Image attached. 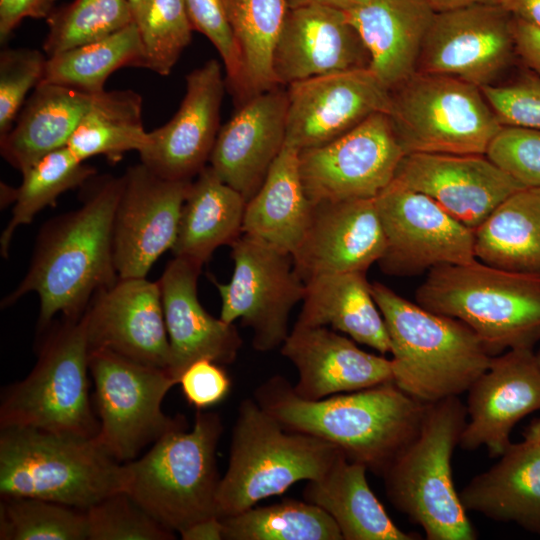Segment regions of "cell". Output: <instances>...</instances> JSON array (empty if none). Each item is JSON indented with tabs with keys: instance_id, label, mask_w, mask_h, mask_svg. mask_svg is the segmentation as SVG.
Wrapping results in <instances>:
<instances>
[{
	"instance_id": "22",
	"label": "cell",
	"mask_w": 540,
	"mask_h": 540,
	"mask_svg": "<svg viewBox=\"0 0 540 540\" xmlns=\"http://www.w3.org/2000/svg\"><path fill=\"white\" fill-rule=\"evenodd\" d=\"M371 57L345 11L305 6L287 11L273 53L278 85L370 69Z\"/></svg>"
},
{
	"instance_id": "7",
	"label": "cell",
	"mask_w": 540,
	"mask_h": 540,
	"mask_svg": "<svg viewBox=\"0 0 540 540\" xmlns=\"http://www.w3.org/2000/svg\"><path fill=\"white\" fill-rule=\"evenodd\" d=\"M466 422V405L459 397L427 403L418 434L382 475L388 500L428 540L477 538L451 468Z\"/></svg>"
},
{
	"instance_id": "15",
	"label": "cell",
	"mask_w": 540,
	"mask_h": 540,
	"mask_svg": "<svg viewBox=\"0 0 540 540\" xmlns=\"http://www.w3.org/2000/svg\"><path fill=\"white\" fill-rule=\"evenodd\" d=\"M518 63L513 16L500 4L477 5L435 14L416 72L483 87L503 80Z\"/></svg>"
},
{
	"instance_id": "10",
	"label": "cell",
	"mask_w": 540,
	"mask_h": 540,
	"mask_svg": "<svg viewBox=\"0 0 540 540\" xmlns=\"http://www.w3.org/2000/svg\"><path fill=\"white\" fill-rule=\"evenodd\" d=\"M389 95L405 154H486L502 127L480 87L456 77L415 72Z\"/></svg>"
},
{
	"instance_id": "48",
	"label": "cell",
	"mask_w": 540,
	"mask_h": 540,
	"mask_svg": "<svg viewBox=\"0 0 540 540\" xmlns=\"http://www.w3.org/2000/svg\"><path fill=\"white\" fill-rule=\"evenodd\" d=\"M186 401L198 410L222 402L230 393L231 379L220 364L201 359L189 365L179 378Z\"/></svg>"
},
{
	"instance_id": "53",
	"label": "cell",
	"mask_w": 540,
	"mask_h": 540,
	"mask_svg": "<svg viewBox=\"0 0 540 540\" xmlns=\"http://www.w3.org/2000/svg\"><path fill=\"white\" fill-rule=\"evenodd\" d=\"M289 9L305 6H325L342 11H349L366 3L368 0H285Z\"/></svg>"
},
{
	"instance_id": "25",
	"label": "cell",
	"mask_w": 540,
	"mask_h": 540,
	"mask_svg": "<svg viewBox=\"0 0 540 540\" xmlns=\"http://www.w3.org/2000/svg\"><path fill=\"white\" fill-rule=\"evenodd\" d=\"M201 268L174 257L158 280L170 346L167 370L178 383L193 362L208 359L220 365L231 364L242 346L234 324L212 316L201 305L197 293Z\"/></svg>"
},
{
	"instance_id": "5",
	"label": "cell",
	"mask_w": 540,
	"mask_h": 540,
	"mask_svg": "<svg viewBox=\"0 0 540 540\" xmlns=\"http://www.w3.org/2000/svg\"><path fill=\"white\" fill-rule=\"evenodd\" d=\"M123 487L124 464L96 437L1 428V497L37 498L86 510Z\"/></svg>"
},
{
	"instance_id": "13",
	"label": "cell",
	"mask_w": 540,
	"mask_h": 540,
	"mask_svg": "<svg viewBox=\"0 0 540 540\" xmlns=\"http://www.w3.org/2000/svg\"><path fill=\"white\" fill-rule=\"evenodd\" d=\"M404 156L388 114L378 112L333 141L300 151L301 180L312 204L374 199Z\"/></svg>"
},
{
	"instance_id": "12",
	"label": "cell",
	"mask_w": 540,
	"mask_h": 540,
	"mask_svg": "<svg viewBox=\"0 0 540 540\" xmlns=\"http://www.w3.org/2000/svg\"><path fill=\"white\" fill-rule=\"evenodd\" d=\"M231 258L228 283L211 277L221 299L220 318L240 319L251 329L255 350H274L289 335L290 312L305 294L292 255L242 233L231 245Z\"/></svg>"
},
{
	"instance_id": "23",
	"label": "cell",
	"mask_w": 540,
	"mask_h": 540,
	"mask_svg": "<svg viewBox=\"0 0 540 540\" xmlns=\"http://www.w3.org/2000/svg\"><path fill=\"white\" fill-rule=\"evenodd\" d=\"M386 247L374 199L313 204L305 235L292 254L299 277L367 272Z\"/></svg>"
},
{
	"instance_id": "52",
	"label": "cell",
	"mask_w": 540,
	"mask_h": 540,
	"mask_svg": "<svg viewBox=\"0 0 540 540\" xmlns=\"http://www.w3.org/2000/svg\"><path fill=\"white\" fill-rule=\"evenodd\" d=\"M500 5L512 16L540 28V0H502Z\"/></svg>"
},
{
	"instance_id": "57",
	"label": "cell",
	"mask_w": 540,
	"mask_h": 540,
	"mask_svg": "<svg viewBox=\"0 0 540 540\" xmlns=\"http://www.w3.org/2000/svg\"><path fill=\"white\" fill-rule=\"evenodd\" d=\"M535 356H536V360L538 362V365L540 366V348L539 350L535 353Z\"/></svg>"
},
{
	"instance_id": "37",
	"label": "cell",
	"mask_w": 540,
	"mask_h": 540,
	"mask_svg": "<svg viewBox=\"0 0 540 540\" xmlns=\"http://www.w3.org/2000/svg\"><path fill=\"white\" fill-rule=\"evenodd\" d=\"M242 58L246 100L278 87L273 73L274 48L288 6L285 0H226Z\"/></svg>"
},
{
	"instance_id": "20",
	"label": "cell",
	"mask_w": 540,
	"mask_h": 540,
	"mask_svg": "<svg viewBox=\"0 0 540 540\" xmlns=\"http://www.w3.org/2000/svg\"><path fill=\"white\" fill-rule=\"evenodd\" d=\"M392 182L429 196L472 230L525 188L485 154H405Z\"/></svg>"
},
{
	"instance_id": "33",
	"label": "cell",
	"mask_w": 540,
	"mask_h": 540,
	"mask_svg": "<svg viewBox=\"0 0 540 540\" xmlns=\"http://www.w3.org/2000/svg\"><path fill=\"white\" fill-rule=\"evenodd\" d=\"M247 201L206 166L191 181L179 220L173 256L203 266L220 246L242 234Z\"/></svg>"
},
{
	"instance_id": "31",
	"label": "cell",
	"mask_w": 540,
	"mask_h": 540,
	"mask_svg": "<svg viewBox=\"0 0 540 540\" xmlns=\"http://www.w3.org/2000/svg\"><path fill=\"white\" fill-rule=\"evenodd\" d=\"M299 150L285 142L261 187L246 203L242 233L291 255L301 243L313 204L300 175Z\"/></svg>"
},
{
	"instance_id": "39",
	"label": "cell",
	"mask_w": 540,
	"mask_h": 540,
	"mask_svg": "<svg viewBox=\"0 0 540 540\" xmlns=\"http://www.w3.org/2000/svg\"><path fill=\"white\" fill-rule=\"evenodd\" d=\"M22 183L12 215L0 236V253L7 257L16 229L30 224L47 206L54 205L64 192L83 186L96 174V170L79 160L67 146L54 150L22 173Z\"/></svg>"
},
{
	"instance_id": "54",
	"label": "cell",
	"mask_w": 540,
	"mask_h": 540,
	"mask_svg": "<svg viewBox=\"0 0 540 540\" xmlns=\"http://www.w3.org/2000/svg\"><path fill=\"white\" fill-rule=\"evenodd\" d=\"M502 0H427L436 12H445L477 5H499Z\"/></svg>"
},
{
	"instance_id": "21",
	"label": "cell",
	"mask_w": 540,
	"mask_h": 540,
	"mask_svg": "<svg viewBox=\"0 0 540 540\" xmlns=\"http://www.w3.org/2000/svg\"><path fill=\"white\" fill-rule=\"evenodd\" d=\"M467 417L459 446L485 447L499 457L511 444L514 426L540 410V366L533 349L508 350L492 357L488 369L468 389Z\"/></svg>"
},
{
	"instance_id": "30",
	"label": "cell",
	"mask_w": 540,
	"mask_h": 540,
	"mask_svg": "<svg viewBox=\"0 0 540 540\" xmlns=\"http://www.w3.org/2000/svg\"><path fill=\"white\" fill-rule=\"evenodd\" d=\"M303 306L295 324L327 327L347 334L356 343L390 352L383 316L371 293L366 272L313 277L305 282Z\"/></svg>"
},
{
	"instance_id": "8",
	"label": "cell",
	"mask_w": 540,
	"mask_h": 540,
	"mask_svg": "<svg viewBox=\"0 0 540 540\" xmlns=\"http://www.w3.org/2000/svg\"><path fill=\"white\" fill-rule=\"evenodd\" d=\"M222 432L217 413L198 410L191 430L163 435L144 456L124 464L123 491L175 533L218 516L216 450Z\"/></svg>"
},
{
	"instance_id": "41",
	"label": "cell",
	"mask_w": 540,
	"mask_h": 540,
	"mask_svg": "<svg viewBox=\"0 0 540 540\" xmlns=\"http://www.w3.org/2000/svg\"><path fill=\"white\" fill-rule=\"evenodd\" d=\"M48 57L108 36L133 21L129 0H73L46 19Z\"/></svg>"
},
{
	"instance_id": "36",
	"label": "cell",
	"mask_w": 540,
	"mask_h": 540,
	"mask_svg": "<svg viewBox=\"0 0 540 540\" xmlns=\"http://www.w3.org/2000/svg\"><path fill=\"white\" fill-rule=\"evenodd\" d=\"M124 67L145 68L143 40L134 22L108 36L48 57L43 81L97 94L105 90L110 75Z\"/></svg>"
},
{
	"instance_id": "24",
	"label": "cell",
	"mask_w": 540,
	"mask_h": 540,
	"mask_svg": "<svg viewBox=\"0 0 540 540\" xmlns=\"http://www.w3.org/2000/svg\"><path fill=\"white\" fill-rule=\"evenodd\" d=\"M287 90L275 87L242 103L218 132L210 167L246 201L261 187L286 141Z\"/></svg>"
},
{
	"instance_id": "18",
	"label": "cell",
	"mask_w": 540,
	"mask_h": 540,
	"mask_svg": "<svg viewBox=\"0 0 540 540\" xmlns=\"http://www.w3.org/2000/svg\"><path fill=\"white\" fill-rule=\"evenodd\" d=\"M224 91L216 59L191 71L179 109L167 123L148 132L138 152L140 162L169 180L191 181L197 176L206 167L220 130Z\"/></svg>"
},
{
	"instance_id": "34",
	"label": "cell",
	"mask_w": 540,
	"mask_h": 540,
	"mask_svg": "<svg viewBox=\"0 0 540 540\" xmlns=\"http://www.w3.org/2000/svg\"><path fill=\"white\" fill-rule=\"evenodd\" d=\"M480 262L540 277V191L523 188L507 197L474 230Z\"/></svg>"
},
{
	"instance_id": "40",
	"label": "cell",
	"mask_w": 540,
	"mask_h": 540,
	"mask_svg": "<svg viewBox=\"0 0 540 540\" xmlns=\"http://www.w3.org/2000/svg\"><path fill=\"white\" fill-rule=\"evenodd\" d=\"M1 540H86L85 510L28 497H1Z\"/></svg>"
},
{
	"instance_id": "17",
	"label": "cell",
	"mask_w": 540,
	"mask_h": 540,
	"mask_svg": "<svg viewBox=\"0 0 540 540\" xmlns=\"http://www.w3.org/2000/svg\"><path fill=\"white\" fill-rule=\"evenodd\" d=\"M286 143L324 145L369 116L388 112L389 90L370 69L314 77L288 86Z\"/></svg>"
},
{
	"instance_id": "35",
	"label": "cell",
	"mask_w": 540,
	"mask_h": 540,
	"mask_svg": "<svg viewBox=\"0 0 540 540\" xmlns=\"http://www.w3.org/2000/svg\"><path fill=\"white\" fill-rule=\"evenodd\" d=\"M147 135L142 122V97L129 89L104 90L95 95L66 146L81 161L102 155L117 163L125 153L139 152Z\"/></svg>"
},
{
	"instance_id": "26",
	"label": "cell",
	"mask_w": 540,
	"mask_h": 540,
	"mask_svg": "<svg viewBox=\"0 0 540 540\" xmlns=\"http://www.w3.org/2000/svg\"><path fill=\"white\" fill-rule=\"evenodd\" d=\"M281 354L296 368V395L306 400L350 393L393 381L391 359L360 349L327 327L295 324Z\"/></svg>"
},
{
	"instance_id": "28",
	"label": "cell",
	"mask_w": 540,
	"mask_h": 540,
	"mask_svg": "<svg viewBox=\"0 0 540 540\" xmlns=\"http://www.w3.org/2000/svg\"><path fill=\"white\" fill-rule=\"evenodd\" d=\"M466 511L540 534V443H511L487 471L460 491Z\"/></svg>"
},
{
	"instance_id": "44",
	"label": "cell",
	"mask_w": 540,
	"mask_h": 540,
	"mask_svg": "<svg viewBox=\"0 0 540 540\" xmlns=\"http://www.w3.org/2000/svg\"><path fill=\"white\" fill-rule=\"evenodd\" d=\"M193 30L206 36L218 51L232 93L246 101L242 58L230 23L226 0H184Z\"/></svg>"
},
{
	"instance_id": "19",
	"label": "cell",
	"mask_w": 540,
	"mask_h": 540,
	"mask_svg": "<svg viewBox=\"0 0 540 540\" xmlns=\"http://www.w3.org/2000/svg\"><path fill=\"white\" fill-rule=\"evenodd\" d=\"M83 317L90 350L108 349L168 369L170 346L159 281L118 277L94 294Z\"/></svg>"
},
{
	"instance_id": "6",
	"label": "cell",
	"mask_w": 540,
	"mask_h": 540,
	"mask_svg": "<svg viewBox=\"0 0 540 540\" xmlns=\"http://www.w3.org/2000/svg\"><path fill=\"white\" fill-rule=\"evenodd\" d=\"M342 456L327 441L286 430L254 398L243 399L217 491V514H238L299 481L318 480Z\"/></svg>"
},
{
	"instance_id": "38",
	"label": "cell",
	"mask_w": 540,
	"mask_h": 540,
	"mask_svg": "<svg viewBox=\"0 0 540 540\" xmlns=\"http://www.w3.org/2000/svg\"><path fill=\"white\" fill-rule=\"evenodd\" d=\"M220 518L223 540H343L332 517L305 500L285 499Z\"/></svg>"
},
{
	"instance_id": "45",
	"label": "cell",
	"mask_w": 540,
	"mask_h": 540,
	"mask_svg": "<svg viewBox=\"0 0 540 540\" xmlns=\"http://www.w3.org/2000/svg\"><path fill=\"white\" fill-rule=\"evenodd\" d=\"M47 59L36 49H4L0 53V138L17 119L28 92L44 78Z\"/></svg>"
},
{
	"instance_id": "42",
	"label": "cell",
	"mask_w": 540,
	"mask_h": 540,
	"mask_svg": "<svg viewBox=\"0 0 540 540\" xmlns=\"http://www.w3.org/2000/svg\"><path fill=\"white\" fill-rule=\"evenodd\" d=\"M139 30L145 68L161 76L169 75L192 37L184 0H153Z\"/></svg>"
},
{
	"instance_id": "55",
	"label": "cell",
	"mask_w": 540,
	"mask_h": 540,
	"mask_svg": "<svg viewBox=\"0 0 540 540\" xmlns=\"http://www.w3.org/2000/svg\"><path fill=\"white\" fill-rule=\"evenodd\" d=\"M153 0H129L134 23L138 27L144 22Z\"/></svg>"
},
{
	"instance_id": "16",
	"label": "cell",
	"mask_w": 540,
	"mask_h": 540,
	"mask_svg": "<svg viewBox=\"0 0 540 540\" xmlns=\"http://www.w3.org/2000/svg\"><path fill=\"white\" fill-rule=\"evenodd\" d=\"M113 221V256L119 277H146L176 241L191 181L169 180L141 162L122 175Z\"/></svg>"
},
{
	"instance_id": "11",
	"label": "cell",
	"mask_w": 540,
	"mask_h": 540,
	"mask_svg": "<svg viewBox=\"0 0 540 540\" xmlns=\"http://www.w3.org/2000/svg\"><path fill=\"white\" fill-rule=\"evenodd\" d=\"M89 372L100 423L96 439L118 462L131 461L163 435L188 428L184 416L162 411L164 397L178 384L167 369L93 349Z\"/></svg>"
},
{
	"instance_id": "2",
	"label": "cell",
	"mask_w": 540,
	"mask_h": 540,
	"mask_svg": "<svg viewBox=\"0 0 540 540\" xmlns=\"http://www.w3.org/2000/svg\"><path fill=\"white\" fill-rule=\"evenodd\" d=\"M253 398L286 430L327 441L379 476L416 437L427 405L394 381L306 400L280 375L260 384Z\"/></svg>"
},
{
	"instance_id": "51",
	"label": "cell",
	"mask_w": 540,
	"mask_h": 540,
	"mask_svg": "<svg viewBox=\"0 0 540 540\" xmlns=\"http://www.w3.org/2000/svg\"><path fill=\"white\" fill-rule=\"evenodd\" d=\"M183 540H223V526L219 516L194 523L180 533Z\"/></svg>"
},
{
	"instance_id": "27",
	"label": "cell",
	"mask_w": 540,
	"mask_h": 540,
	"mask_svg": "<svg viewBox=\"0 0 540 540\" xmlns=\"http://www.w3.org/2000/svg\"><path fill=\"white\" fill-rule=\"evenodd\" d=\"M345 12L370 54V70L388 90L416 72L436 14L427 0H368Z\"/></svg>"
},
{
	"instance_id": "4",
	"label": "cell",
	"mask_w": 540,
	"mask_h": 540,
	"mask_svg": "<svg viewBox=\"0 0 540 540\" xmlns=\"http://www.w3.org/2000/svg\"><path fill=\"white\" fill-rule=\"evenodd\" d=\"M416 303L456 318L479 337L492 356L533 349L540 341V277L501 270L475 259L428 271Z\"/></svg>"
},
{
	"instance_id": "9",
	"label": "cell",
	"mask_w": 540,
	"mask_h": 540,
	"mask_svg": "<svg viewBox=\"0 0 540 540\" xmlns=\"http://www.w3.org/2000/svg\"><path fill=\"white\" fill-rule=\"evenodd\" d=\"M89 353L83 316L54 325L32 371L2 392L0 427L96 437L100 423L89 398Z\"/></svg>"
},
{
	"instance_id": "32",
	"label": "cell",
	"mask_w": 540,
	"mask_h": 540,
	"mask_svg": "<svg viewBox=\"0 0 540 540\" xmlns=\"http://www.w3.org/2000/svg\"><path fill=\"white\" fill-rule=\"evenodd\" d=\"M368 469L342 456L320 479L307 481L303 498L328 513L343 540H419L401 530L371 490Z\"/></svg>"
},
{
	"instance_id": "43",
	"label": "cell",
	"mask_w": 540,
	"mask_h": 540,
	"mask_svg": "<svg viewBox=\"0 0 540 540\" xmlns=\"http://www.w3.org/2000/svg\"><path fill=\"white\" fill-rule=\"evenodd\" d=\"M88 540H172L169 530L125 491L115 492L85 510Z\"/></svg>"
},
{
	"instance_id": "14",
	"label": "cell",
	"mask_w": 540,
	"mask_h": 540,
	"mask_svg": "<svg viewBox=\"0 0 540 540\" xmlns=\"http://www.w3.org/2000/svg\"><path fill=\"white\" fill-rule=\"evenodd\" d=\"M374 200L386 241L378 261L383 272L414 276L476 259L474 230L429 196L391 182Z\"/></svg>"
},
{
	"instance_id": "49",
	"label": "cell",
	"mask_w": 540,
	"mask_h": 540,
	"mask_svg": "<svg viewBox=\"0 0 540 540\" xmlns=\"http://www.w3.org/2000/svg\"><path fill=\"white\" fill-rule=\"evenodd\" d=\"M55 0H0V40L3 43L25 18H48Z\"/></svg>"
},
{
	"instance_id": "46",
	"label": "cell",
	"mask_w": 540,
	"mask_h": 540,
	"mask_svg": "<svg viewBox=\"0 0 540 540\" xmlns=\"http://www.w3.org/2000/svg\"><path fill=\"white\" fill-rule=\"evenodd\" d=\"M480 89L502 126L540 129V74L520 64L513 77Z\"/></svg>"
},
{
	"instance_id": "29",
	"label": "cell",
	"mask_w": 540,
	"mask_h": 540,
	"mask_svg": "<svg viewBox=\"0 0 540 540\" xmlns=\"http://www.w3.org/2000/svg\"><path fill=\"white\" fill-rule=\"evenodd\" d=\"M96 94L42 81L0 138L2 157L21 173L46 154L65 147Z\"/></svg>"
},
{
	"instance_id": "50",
	"label": "cell",
	"mask_w": 540,
	"mask_h": 540,
	"mask_svg": "<svg viewBox=\"0 0 540 540\" xmlns=\"http://www.w3.org/2000/svg\"><path fill=\"white\" fill-rule=\"evenodd\" d=\"M513 34L519 63L540 74V28L513 16Z\"/></svg>"
},
{
	"instance_id": "1",
	"label": "cell",
	"mask_w": 540,
	"mask_h": 540,
	"mask_svg": "<svg viewBox=\"0 0 540 540\" xmlns=\"http://www.w3.org/2000/svg\"><path fill=\"white\" fill-rule=\"evenodd\" d=\"M86 185L79 208L42 226L25 276L2 300L7 307L36 292L40 329L57 313L81 318L94 294L119 277L113 256V221L123 177L93 176Z\"/></svg>"
},
{
	"instance_id": "3",
	"label": "cell",
	"mask_w": 540,
	"mask_h": 540,
	"mask_svg": "<svg viewBox=\"0 0 540 540\" xmlns=\"http://www.w3.org/2000/svg\"><path fill=\"white\" fill-rule=\"evenodd\" d=\"M371 293L390 340L394 383L433 403L459 397L488 369L492 356L462 321L435 313L375 282Z\"/></svg>"
},
{
	"instance_id": "47",
	"label": "cell",
	"mask_w": 540,
	"mask_h": 540,
	"mask_svg": "<svg viewBox=\"0 0 540 540\" xmlns=\"http://www.w3.org/2000/svg\"><path fill=\"white\" fill-rule=\"evenodd\" d=\"M485 155L523 187L540 189V129L502 126Z\"/></svg>"
},
{
	"instance_id": "56",
	"label": "cell",
	"mask_w": 540,
	"mask_h": 540,
	"mask_svg": "<svg viewBox=\"0 0 540 540\" xmlns=\"http://www.w3.org/2000/svg\"><path fill=\"white\" fill-rule=\"evenodd\" d=\"M523 438L525 440L540 443V417L532 420L530 424L525 428L523 432Z\"/></svg>"
},
{
	"instance_id": "58",
	"label": "cell",
	"mask_w": 540,
	"mask_h": 540,
	"mask_svg": "<svg viewBox=\"0 0 540 540\" xmlns=\"http://www.w3.org/2000/svg\"><path fill=\"white\" fill-rule=\"evenodd\" d=\"M540 191V189H538Z\"/></svg>"
}]
</instances>
